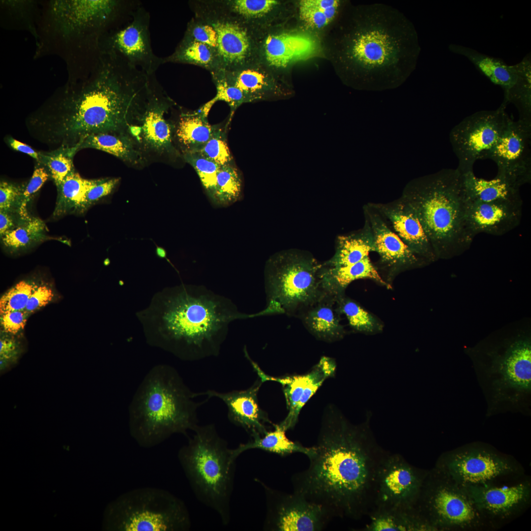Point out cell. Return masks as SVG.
Masks as SVG:
<instances>
[{"label":"cell","mask_w":531,"mask_h":531,"mask_svg":"<svg viewBox=\"0 0 531 531\" xmlns=\"http://www.w3.org/2000/svg\"><path fill=\"white\" fill-rule=\"evenodd\" d=\"M321 277L326 293L337 297L344 295L347 287L353 281L362 279L373 280L390 287L378 271L369 256L352 265L329 268L321 265Z\"/></svg>","instance_id":"32"},{"label":"cell","mask_w":531,"mask_h":531,"mask_svg":"<svg viewBox=\"0 0 531 531\" xmlns=\"http://www.w3.org/2000/svg\"><path fill=\"white\" fill-rule=\"evenodd\" d=\"M501 353H493L476 370L489 403L488 411L525 408L531 388V345L519 338Z\"/></svg>","instance_id":"10"},{"label":"cell","mask_w":531,"mask_h":531,"mask_svg":"<svg viewBox=\"0 0 531 531\" xmlns=\"http://www.w3.org/2000/svg\"><path fill=\"white\" fill-rule=\"evenodd\" d=\"M354 14L339 52L347 80L366 90L400 87L415 70L421 50L413 24L397 9L382 3L360 6Z\"/></svg>","instance_id":"3"},{"label":"cell","mask_w":531,"mask_h":531,"mask_svg":"<svg viewBox=\"0 0 531 531\" xmlns=\"http://www.w3.org/2000/svg\"><path fill=\"white\" fill-rule=\"evenodd\" d=\"M321 265L311 253L298 249L271 256L264 269L267 302L274 303L282 314L299 318L326 293Z\"/></svg>","instance_id":"8"},{"label":"cell","mask_w":531,"mask_h":531,"mask_svg":"<svg viewBox=\"0 0 531 531\" xmlns=\"http://www.w3.org/2000/svg\"><path fill=\"white\" fill-rule=\"evenodd\" d=\"M53 289L48 285L39 283L31 295L25 310L30 315L52 301Z\"/></svg>","instance_id":"56"},{"label":"cell","mask_w":531,"mask_h":531,"mask_svg":"<svg viewBox=\"0 0 531 531\" xmlns=\"http://www.w3.org/2000/svg\"><path fill=\"white\" fill-rule=\"evenodd\" d=\"M184 160L195 170L210 200L212 202L218 171L220 166L198 152L182 154Z\"/></svg>","instance_id":"47"},{"label":"cell","mask_w":531,"mask_h":531,"mask_svg":"<svg viewBox=\"0 0 531 531\" xmlns=\"http://www.w3.org/2000/svg\"><path fill=\"white\" fill-rule=\"evenodd\" d=\"M149 91L148 75L118 55L103 53L94 77L39 112L33 124L36 136L54 150L76 147L93 133H128Z\"/></svg>","instance_id":"2"},{"label":"cell","mask_w":531,"mask_h":531,"mask_svg":"<svg viewBox=\"0 0 531 531\" xmlns=\"http://www.w3.org/2000/svg\"><path fill=\"white\" fill-rule=\"evenodd\" d=\"M422 484L414 467L401 455L387 453L377 470L372 512L414 508Z\"/></svg>","instance_id":"14"},{"label":"cell","mask_w":531,"mask_h":531,"mask_svg":"<svg viewBox=\"0 0 531 531\" xmlns=\"http://www.w3.org/2000/svg\"><path fill=\"white\" fill-rule=\"evenodd\" d=\"M83 178L75 170L57 187L58 196L54 215L84 212L88 208L86 195L98 181Z\"/></svg>","instance_id":"38"},{"label":"cell","mask_w":531,"mask_h":531,"mask_svg":"<svg viewBox=\"0 0 531 531\" xmlns=\"http://www.w3.org/2000/svg\"><path fill=\"white\" fill-rule=\"evenodd\" d=\"M164 63L191 64L202 67L210 73L218 69L215 50L201 42L183 37L170 56L163 58Z\"/></svg>","instance_id":"41"},{"label":"cell","mask_w":531,"mask_h":531,"mask_svg":"<svg viewBox=\"0 0 531 531\" xmlns=\"http://www.w3.org/2000/svg\"><path fill=\"white\" fill-rule=\"evenodd\" d=\"M341 5L338 0H303L299 2L300 17L308 26L321 28L334 19Z\"/></svg>","instance_id":"45"},{"label":"cell","mask_w":531,"mask_h":531,"mask_svg":"<svg viewBox=\"0 0 531 531\" xmlns=\"http://www.w3.org/2000/svg\"><path fill=\"white\" fill-rule=\"evenodd\" d=\"M193 392L173 367L159 364L146 374L128 407L131 436L142 447L156 446L175 434L187 435L198 425Z\"/></svg>","instance_id":"5"},{"label":"cell","mask_w":531,"mask_h":531,"mask_svg":"<svg viewBox=\"0 0 531 531\" xmlns=\"http://www.w3.org/2000/svg\"><path fill=\"white\" fill-rule=\"evenodd\" d=\"M502 104L495 110H483L466 117L451 130L449 140L461 173L473 171L479 159L486 157L498 142L509 117Z\"/></svg>","instance_id":"12"},{"label":"cell","mask_w":531,"mask_h":531,"mask_svg":"<svg viewBox=\"0 0 531 531\" xmlns=\"http://www.w3.org/2000/svg\"><path fill=\"white\" fill-rule=\"evenodd\" d=\"M414 209L437 259L460 255L474 237L465 220L461 174L444 169L410 181L401 196Z\"/></svg>","instance_id":"6"},{"label":"cell","mask_w":531,"mask_h":531,"mask_svg":"<svg viewBox=\"0 0 531 531\" xmlns=\"http://www.w3.org/2000/svg\"><path fill=\"white\" fill-rule=\"evenodd\" d=\"M522 205V200L492 202L465 201L467 228L474 238L480 233L503 235L520 224Z\"/></svg>","instance_id":"25"},{"label":"cell","mask_w":531,"mask_h":531,"mask_svg":"<svg viewBox=\"0 0 531 531\" xmlns=\"http://www.w3.org/2000/svg\"><path fill=\"white\" fill-rule=\"evenodd\" d=\"M432 486L424 493L420 492L414 508L434 529L467 525L474 521L475 510L466 497L446 484Z\"/></svg>","instance_id":"21"},{"label":"cell","mask_w":531,"mask_h":531,"mask_svg":"<svg viewBox=\"0 0 531 531\" xmlns=\"http://www.w3.org/2000/svg\"><path fill=\"white\" fill-rule=\"evenodd\" d=\"M149 21L148 12L138 5L132 12L130 19L111 33L107 49L103 52L118 55L148 76L155 74L164 63L163 58L153 52Z\"/></svg>","instance_id":"18"},{"label":"cell","mask_w":531,"mask_h":531,"mask_svg":"<svg viewBox=\"0 0 531 531\" xmlns=\"http://www.w3.org/2000/svg\"><path fill=\"white\" fill-rule=\"evenodd\" d=\"M49 177L46 169L43 166L37 164L29 182L24 186L21 209V216L22 218H25L30 216L27 209V204Z\"/></svg>","instance_id":"53"},{"label":"cell","mask_w":531,"mask_h":531,"mask_svg":"<svg viewBox=\"0 0 531 531\" xmlns=\"http://www.w3.org/2000/svg\"><path fill=\"white\" fill-rule=\"evenodd\" d=\"M525 486L473 488L472 497L476 504L486 511L495 513L509 512L523 502L527 495Z\"/></svg>","instance_id":"40"},{"label":"cell","mask_w":531,"mask_h":531,"mask_svg":"<svg viewBox=\"0 0 531 531\" xmlns=\"http://www.w3.org/2000/svg\"><path fill=\"white\" fill-rule=\"evenodd\" d=\"M371 204L414 253L429 263L437 259L414 209L402 197L387 203Z\"/></svg>","instance_id":"24"},{"label":"cell","mask_w":531,"mask_h":531,"mask_svg":"<svg viewBox=\"0 0 531 531\" xmlns=\"http://www.w3.org/2000/svg\"><path fill=\"white\" fill-rule=\"evenodd\" d=\"M363 212L373 233L376 252L379 256L375 266L381 276L384 274L389 281L401 272L429 263L403 242L371 203L363 206Z\"/></svg>","instance_id":"20"},{"label":"cell","mask_w":531,"mask_h":531,"mask_svg":"<svg viewBox=\"0 0 531 531\" xmlns=\"http://www.w3.org/2000/svg\"><path fill=\"white\" fill-rule=\"evenodd\" d=\"M376 250L373 232L369 222L364 219V226L361 229L337 237L334 254L322 265L329 268L352 265Z\"/></svg>","instance_id":"30"},{"label":"cell","mask_w":531,"mask_h":531,"mask_svg":"<svg viewBox=\"0 0 531 531\" xmlns=\"http://www.w3.org/2000/svg\"><path fill=\"white\" fill-rule=\"evenodd\" d=\"M46 226L40 218L30 216L22 218L1 238L3 245L12 251L19 250L44 239Z\"/></svg>","instance_id":"42"},{"label":"cell","mask_w":531,"mask_h":531,"mask_svg":"<svg viewBox=\"0 0 531 531\" xmlns=\"http://www.w3.org/2000/svg\"><path fill=\"white\" fill-rule=\"evenodd\" d=\"M531 124L509 118L486 159L498 167L496 177L520 188L531 180Z\"/></svg>","instance_id":"16"},{"label":"cell","mask_w":531,"mask_h":531,"mask_svg":"<svg viewBox=\"0 0 531 531\" xmlns=\"http://www.w3.org/2000/svg\"><path fill=\"white\" fill-rule=\"evenodd\" d=\"M183 37L205 44L215 50L217 34L213 27L205 20L194 17L188 23Z\"/></svg>","instance_id":"51"},{"label":"cell","mask_w":531,"mask_h":531,"mask_svg":"<svg viewBox=\"0 0 531 531\" xmlns=\"http://www.w3.org/2000/svg\"><path fill=\"white\" fill-rule=\"evenodd\" d=\"M207 115L200 108L180 115L174 137L182 154L199 151L212 135L216 126L209 123Z\"/></svg>","instance_id":"35"},{"label":"cell","mask_w":531,"mask_h":531,"mask_svg":"<svg viewBox=\"0 0 531 531\" xmlns=\"http://www.w3.org/2000/svg\"><path fill=\"white\" fill-rule=\"evenodd\" d=\"M337 305L339 311L346 316L354 330L365 333H376L382 330V326L377 319L345 295L337 298Z\"/></svg>","instance_id":"46"},{"label":"cell","mask_w":531,"mask_h":531,"mask_svg":"<svg viewBox=\"0 0 531 531\" xmlns=\"http://www.w3.org/2000/svg\"><path fill=\"white\" fill-rule=\"evenodd\" d=\"M287 431L279 424H273V427L264 435L251 437L245 443H240L237 447L231 449L232 458L236 461L243 452L253 449H259L286 457L294 453H301L309 459L316 453L315 446L306 447L299 442L290 440L286 435Z\"/></svg>","instance_id":"31"},{"label":"cell","mask_w":531,"mask_h":531,"mask_svg":"<svg viewBox=\"0 0 531 531\" xmlns=\"http://www.w3.org/2000/svg\"><path fill=\"white\" fill-rule=\"evenodd\" d=\"M514 82L504 92L502 103L513 104L519 113V120L531 124V54L528 53L519 62L512 65Z\"/></svg>","instance_id":"37"},{"label":"cell","mask_w":531,"mask_h":531,"mask_svg":"<svg viewBox=\"0 0 531 531\" xmlns=\"http://www.w3.org/2000/svg\"><path fill=\"white\" fill-rule=\"evenodd\" d=\"M461 174L462 188L468 202H492L522 200L519 188L496 177L491 180L478 178L473 171Z\"/></svg>","instance_id":"33"},{"label":"cell","mask_w":531,"mask_h":531,"mask_svg":"<svg viewBox=\"0 0 531 531\" xmlns=\"http://www.w3.org/2000/svg\"><path fill=\"white\" fill-rule=\"evenodd\" d=\"M204 157L222 166L233 163L225 130L216 126L214 132L203 147L198 152Z\"/></svg>","instance_id":"49"},{"label":"cell","mask_w":531,"mask_h":531,"mask_svg":"<svg viewBox=\"0 0 531 531\" xmlns=\"http://www.w3.org/2000/svg\"><path fill=\"white\" fill-rule=\"evenodd\" d=\"M0 314V332L15 336L23 331L30 316L25 310L9 311Z\"/></svg>","instance_id":"55"},{"label":"cell","mask_w":531,"mask_h":531,"mask_svg":"<svg viewBox=\"0 0 531 531\" xmlns=\"http://www.w3.org/2000/svg\"><path fill=\"white\" fill-rule=\"evenodd\" d=\"M246 358L262 384L273 381L281 385L288 412L287 416L279 424L287 431L295 427L304 406L326 379L334 376L336 369L335 359L324 356L305 374L274 377L264 372L249 354Z\"/></svg>","instance_id":"19"},{"label":"cell","mask_w":531,"mask_h":531,"mask_svg":"<svg viewBox=\"0 0 531 531\" xmlns=\"http://www.w3.org/2000/svg\"><path fill=\"white\" fill-rule=\"evenodd\" d=\"M119 181V178L98 179L88 191L86 203L88 208L101 199L111 194Z\"/></svg>","instance_id":"57"},{"label":"cell","mask_w":531,"mask_h":531,"mask_svg":"<svg viewBox=\"0 0 531 531\" xmlns=\"http://www.w3.org/2000/svg\"><path fill=\"white\" fill-rule=\"evenodd\" d=\"M259 61L275 72L315 54V39L301 33H287L274 26L258 34Z\"/></svg>","instance_id":"22"},{"label":"cell","mask_w":531,"mask_h":531,"mask_svg":"<svg viewBox=\"0 0 531 531\" xmlns=\"http://www.w3.org/2000/svg\"><path fill=\"white\" fill-rule=\"evenodd\" d=\"M367 531H416L434 529L414 508L409 510H375L369 515Z\"/></svg>","instance_id":"39"},{"label":"cell","mask_w":531,"mask_h":531,"mask_svg":"<svg viewBox=\"0 0 531 531\" xmlns=\"http://www.w3.org/2000/svg\"><path fill=\"white\" fill-rule=\"evenodd\" d=\"M189 4L195 16L209 23L217 32L216 72L259 62L257 33L221 9L213 0H191Z\"/></svg>","instance_id":"11"},{"label":"cell","mask_w":531,"mask_h":531,"mask_svg":"<svg viewBox=\"0 0 531 531\" xmlns=\"http://www.w3.org/2000/svg\"><path fill=\"white\" fill-rule=\"evenodd\" d=\"M266 499V513L263 530L267 531H320L332 518L321 505L303 495L273 489L258 478Z\"/></svg>","instance_id":"13"},{"label":"cell","mask_w":531,"mask_h":531,"mask_svg":"<svg viewBox=\"0 0 531 531\" xmlns=\"http://www.w3.org/2000/svg\"><path fill=\"white\" fill-rule=\"evenodd\" d=\"M150 89L146 105L128 129L129 134L147 150L159 154H177L173 145L175 127L165 117L172 103L162 92L155 74L149 76Z\"/></svg>","instance_id":"17"},{"label":"cell","mask_w":531,"mask_h":531,"mask_svg":"<svg viewBox=\"0 0 531 531\" xmlns=\"http://www.w3.org/2000/svg\"><path fill=\"white\" fill-rule=\"evenodd\" d=\"M16 336L0 332L1 370H3L16 362L21 354L22 346Z\"/></svg>","instance_id":"54"},{"label":"cell","mask_w":531,"mask_h":531,"mask_svg":"<svg viewBox=\"0 0 531 531\" xmlns=\"http://www.w3.org/2000/svg\"><path fill=\"white\" fill-rule=\"evenodd\" d=\"M39 284L33 280H22L10 288L0 297V314L9 311L25 310L31 295Z\"/></svg>","instance_id":"48"},{"label":"cell","mask_w":531,"mask_h":531,"mask_svg":"<svg viewBox=\"0 0 531 531\" xmlns=\"http://www.w3.org/2000/svg\"><path fill=\"white\" fill-rule=\"evenodd\" d=\"M168 295L161 331L149 341L183 360L218 355L230 324L253 318L240 312L231 299L204 286H180Z\"/></svg>","instance_id":"4"},{"label":"cell","mask_w":531,"mask_h":531,"mask_svg":"<svg viewBox=\"0 0 531 531\" xmlns=\"http://www.w3.org/2000/svg\"><path fill=\"white\" fill-rule=\"evenodd\" d=\"M371 414L354 425L334 405L324 410L316 452L308 468L291 478L294 492L332 517L359 519L373 510L376 478L387 454L370 427Z\"/></svg>","instance_id":"1"},{"label":"cell","mask_w":531,"mask_h":531,"mask_svg":"<svg viewBox=\"0 0 531 531\" xmlns=\"http://www.w3.org/2000/svg\"><path fill=\"white\" fill-rule=\"evenodd\" d=\"M228 14L257 34L273 27L279 2L275 0H213Z\"/></svg>","instance_id":"29"},{"label":"cell","mask_w":531,"mask_h":531,"mask_svg":"<svg viewBox=\"0 0 531 531\" xmlns=\"http://www.w3.org/2000/svg\"><path fill=\"white\" fill-rule=\"evenodd\" d=\"M242 189L240 173L233 163L220 166L212 203L220 207L228 206L240 199Z\"/></svg>","instance_id":"43"},{"label":"cell","mask_w":531,"mask_h":531,"mask_svg":"<svg viewBox=\"0 0 531 531\" xmlns=\"http://www.w3.org/2000/svg\"><path fill=\"white\" fill-rule=\"evenodd\" d=\"M191 526L184 502L153 487L133 489L117 498L106 510L104 525L116 531H187Z\"/></svg>","instance_id":"9"},{"label":"cell","mask_w":531,"mask_h":531,"mask_svg":"<svg viewBox=\"0 0 531 531\" xmlns=\"http://www.w3.org/2000/svg\"><path fill=\"white\" fill-rule=\"evenodd\" d=\"M452 474L464 483L478 484L490 480L510 470L505 461L484 452L462 453L448 465Z\"/></svg>","instance_id":"27"},{"label":"cell","mask_w":531,"mask_h":531,"mask_svg":"<svg viewBox=\"0 0 531 531\" xmlns=\"http://www.w3.org/2000/svg\"><path fill=\"white\" fill-rule=\"evenodd\" d=\"M193 431L178 451L179 463L196 498L227 526L231 520L236 461L214 424L198 425Z\"/></svg>","instance_id":"7"},{"label":"cell","mask_w":531,"mask_h":531,"mask_svg":"<svg viewBox=\"0 0 531 531\" xmlns=\"http://www.w3.org/2000/svg\"><path fill=\"white\" fill-rule=\"evenodd\" d=\"M128 132H102L88 135L76 148H93L111 154L124 162L137 165L143 162L140 148Z\"/></svg>","instance_id":"34"},{"label":"cell","mask_w":531,"mask_h":531,"mask_svg":"<svg viewBox=\"0 0 531 531\" xmlns=\"http://www.w3.org/2000/svg\"><path fill=\"white\" fill-rule=\"evenodd\" d=\"M337 298L325 294L299 318L308 331L318 340L333 342L342 339L345 335L340 322Z\"/></svg>","instance_id":"28"},{"label":"cell","mask_w":531,"mask_h":531,"mask_svg":"<svg viewBox=\"0 0 531 531\" xmlns=\"http://www.w3.org/2000/svg\"><path fill=\"white\" fill-rule=\"evenodd\" d=\"M139 5L121 0H54L51 10L65 35L99 30L118 18H126Z\"/></svg>","instance_id":"15"},{"label":"cell","mask_w":531,"mask_h":531,"mask_svg":"<svg viewBox=\"0 0 531 531\" xmlns=\"http://www.w3.org/2000/svg\"><path fill=\"white\" fill-rule=\"evenodd\" d=\"M211 74L212 79L223 81L241 90L249 102L279 98L287 93L277 77L260 62Z\"/></svg>","instance_id":"26"},{"label":"cell","mask_w":531,"mask_h":531,"mask_svg":"<svg viewBox=\"0 0 531 531\" xmlns=\"http://www.w3.org/2000/svg\"><path fill=\"white\" fill-rule=\"evenodd\" d=\"M22 218L17 214L0 211V238L12 230Z\"/></svg>","instance_id":"58"},{"label":"cell","mask_w":531,"mask_h":531,"mask_svg":"<svg viewBox=\"0 0 531 531\" xmlns=\"http://www.w3.org/2000/svg\"><path fill=\"white\" fill-rule=\"evenodd\" d=\"M7 144L13 149L19 151L34 159L37 163L39 161V153L33 149L28 145L21 142L12 137H7L6 139Z\"/></svg>","instance_id":"59"},{"label":"cell","mask_w":531,"mask_h":531,"mask_svg":"<svg viewBox=\"0 0 531 531\" xmlns=\"http://www.w3.org/2000/svg\"><path fill=\"white\" fill-rule=\"evenodd\" d=\"M24 186L6 181H0V211L17 214L21 216L22 197Z\"/></svg>","instance_id":"52"},{"label":"cell","mask_w":531,"mask_h":531,"mask_svg":"<svg viewBox=\"0 0 531 531\" xmlns=\"http://www.w3.org/2000/svg\"><path fill=\"white\" fill-rule=\"evenodd\" d=\"M263 384L258 379L247 389L220 392L207 390L198 393V396L206 395L207 398L216 397L226 405L228 418L234 425L241 427L250 437L263 435L270 429L273 423L267 413L260 407L258 394Z\"/></svg>","instance_id":"23"},{"label":"cell","mask_w":531,"mask_h":531,"mask_svg":"<svg viewBox=\"0 0 531 531\" xmlns=\"http://www.w3.org/2000/svg\"><path fill=\"white\" fill-rule=\"evenodd\" d=\"M449 50L453 53L468 59L482 75L493 84L500 86L505 92L514 80L512 65L502 59L483 54L472 48L451 44Z\"/></svg>","instance_id":"36"},{"label":"cell","mask_w":531,"mask_h":531,"mask_svg":"<svg viewBox=\"0 0 531 531\" xmlns=\"http://www.w3.org/2000/svg\"><path fill=\"white\" fill-rule=\"evenodd\" d=\"M212 80L216 88V94L212 100L200 108L208 115L212 105L216 102L224 101L230 107V116L229 119V122H230L236 109L243 103H249V101L243 92L236 87L230 85L219 79H212Z\"/></svg>","instance_id":"50"},{"label":"cell","mask_w":531,"mask_h":531,"mask_svg":"<svg viewBox=\"0 0 531 531\" xmlns=\"http://www.w3.org/2000/svg\"><path fill=\"white\" fill-rule=\"evenodd\" d=\"M77 151L75 147L59 148L48 152L39 151V161L37 164L46 169L57 187L74 171L73 159Z\"/></svg>","instance_id":"44"}]
</instances>
